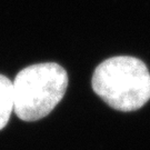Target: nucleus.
<instances>
[{
  "label": "nucleus",
  "instance_id": "f03ea898",
  "mask_svg": "<svg viewBox=\"0 0 150 150\" xmlns=\"http://www.w3.org/2000/svg\"><path fill=\"white\" fill-rule=\"evenodd\" d=\"M68 81L67 71L56 62L23 68L12 81L15 113L28 122L45 118L62 100Z\"/></svg>",
  "mask_w": 150,
  "mask_h": 150
},
{
  "label": "nucleus",
  "instance_id": "f257e3e1",
  "mask_svg": "<svg viewBox=\"0 0 150 150\" xmlns=\"http://www.w3.org/2000/svg\"><path fill=\"white\" fill-rule=\"evenodd\" d=\"M92 89L109 107L129 112L144 107L150 99V74L145 62L129 56H117L96 68Z\"/></svg>",
  "mask_w": 150,
  "mask_h": 150
},
{
  "label": "nucleus",
  "instance_id": "7ed1b4c3",
  "mask_svg": "<svg viewBox=\"0 0 150 150\" xmlns=\"http://www.w3.org/2000/svg\"><path fill=\"white\" fill-rule=\"evenodd\" d=\"M13 110L12 81L6 76L0 75V130L7 126Z\"/></svg>",
  "mask_w": 150,
  "mask_h": 150
}]
</instances>
